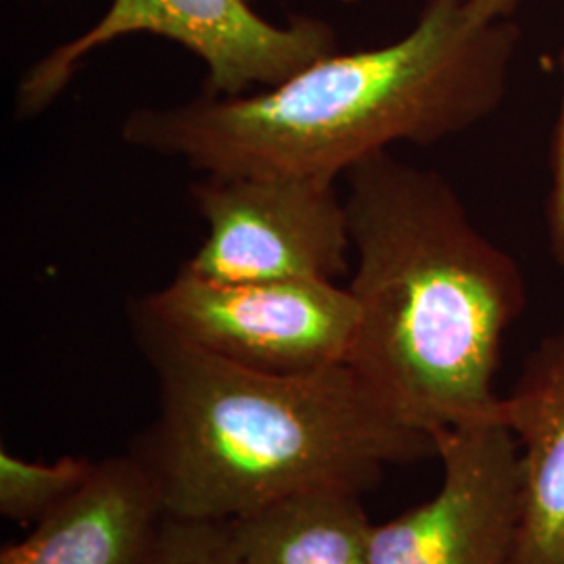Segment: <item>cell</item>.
Instances as JSON below:
<instances>
[{
    "instance_id": "obj_10",
    "label": "cell",
    "mask_w": 564,
    "mask_h": 564,
    "mask_svg": "<svg viewBox=\"0 0 564 564\" xmlns=\"http://www.w3.org/2000/svg\"><path fill=\"white\" fill-rule=\"evenodd\" d=\"M362 494L303 489L228 521L239 564H372Z\"/></svg>"
},
{
    "instance_id": "obj_2",
    "label": "cell",
    "mask_w": 564,
    "mask_h": 564,
    "mask_svg": "<svg viewBox=\"0 0 564 564\" xmlns=\"http://www.w3.org/2000/svg\"><path fill=\"white\" fill-rule=\"evenodd\" d=\"M345 176L358 303L347 364L433 437L500 421L494 379L527 305L519 263L473 224L442 174L383 151Z\"/></svg>"
},
{
    "instance_id": "obj_3",
    "label": "cell",
    "mask_w": 564,
    "mask_h": 564,
    "mask_svg": "<svg viewBox=\"0 0 564 564\" xmlns=\"http://www.w3.org/2000/svg\"><path fill=\"white\" fill-rule=\"evenodd\" d=\"M158 383V416L128 454L165 517L230 521L282 496L372 489L389 466L437 458L433 435L403 423L349 366L270 375L181 341L130 307Z\"/></svg>"
},
{
    "instance_id": "obj_8",
    "label": "cell",
    "mask_w": 564,
    "mask_h": 564,
    "mask_svg": "<svg viewBox=\"0 0 564 564\" xmlns=\"http://www.w3.org/2000/svg\"><path fill=\"white\" fill-rule=\"evenodd\" d=\"M163 521L158 487L126 452L97 463L23 542L4 545L0 564H142Z\"/></svg>"
},
{
    "instance_id": "obj_14",
    "label": "cell",
    "mask_w": 564,
    "mask_h": 564,
    "mask_svg": "<svg viewBox=\"0 0 564 564\" xmlns=\"http://www.w3.org/2000/svg\"><path fill=\"white\" fill-rule=\"evenodd\" d=\"M521 0H473V7L485 20H508L514 15Z\"/></svg>"
},
{
    "instance_id": "obj_5",
    "label": "cell",
    "mask_w": 564,
    "mask_h": 564,
    "mask_svg": "<svg viewBox=\"0 0 564 564\" xmlns=\"http://www.w3.org/2000/svg\"><path fill=\"white\" fill-rule=\"evenodd\" d=\"M132 307L181 341L270 375L347 362L358 328L349 286L321 279L224 282L182 268Z\"/></svg>"
},
{
    "instance_id": "obj_9",
    "label": "cell",
    "mask_w": 564,
    "mask_h": 564,
    "mask_svg": "<svg viewBox=\"0 0 564 564\" xmlns=\"http://www.w3.org/2000/svg\"><path fill=\"white\" fill-rule=\"evenodd\" d=\"M500 421L523 463L521 523L508 564H564V324L527 358Z\"/></svg>"
},
{
    "instance_id": "obj_6",
    "label": "cell",
    "mask_w": 564,
    "mask_h": 564,
    "mask_svg": "<svg viewBox=\"0 0 564 564\" xmlns=\"http://www.w3.org/2000/svg\"><path fill=\"white\" fill-rule=\"evenodd\" d=\"M207 237L184 270L224 282L321 279L349 270V216L335 181L207 176L193 184Z\"/></svg>"
},
{
    "instance_id": "obj_13",
    "label": "cell",
    "mask_w": 564,
    "mask_h": 564,
    "mask_svg": "<svg viewBox=\"0 0 564 564\" xmlns=\"http://www.w3.org/2000/svg\"><path fill=\"white\" fill-rule=\"evenodd\" d=\"M545 228L550 251L556 263L564 268V53L561 107L550 151V193L545 202Z\"/></svg>"
},
{
    "instance_id": "obj_15",
    "label": "cell",
    "mask_w": 564,
    "mask_h": 564,
    "mask_svg": "<svg viewBox=\"0 0 564 564\" xmlns=\"http://www.w3.org/2000/svg\"><path fill=\"white\" fill-rule=\"evenodd\" d=\"M341 2H356V0H341Z\"/></svg>"
},
{
    "instance_id": "obj_4",
    "label": "cell",
    "mask_w": 564,
    "mask_h": 564,
    "mask_svg": "<svg viewBox=\"0 0 564 564\" xmlns=\"http://www.w3.org/2000/svg\"><path fill=\"white\" fill-rule=\"evenodd\" d=\"M132 34L176 42L207 67V95L239 97L276 86L314 61L337 53L333 28L314 18L272 23L249 0H111L101 20L55 46L21 78V116L44 111L74 80L84 59Z\"/></svg>"
},
{
    "instance_id": "obj_11",
    "label": "cell",
    "mask_w": 564,
    "mask_h": 564,
    "mask_svg": "<svg viewBox=\"0 0 564 564\" xmlns=\"http://www.w3.org/2000/svg\"><path fill=\"white\" fill-rule=\"evenodd\" d=\"M97 463L63 456L55 463H30L0 452V514L15 523H39L88 481Z\"/></svg>"
},
{
    "instance_id": "obj_12",
    "label": "cell",
    "mask_w": 564,
    "mask_h": 564,
    "mask_svg": "<svg viewBox=\"0 0 564 564\" xmlns=\"http://www.w3.org/2000/svg\"><path fill=\"white\" fill-rule=\"evenodd\" d=\"M142 564H239L228 521H178L165 517Z\"/></svg>"
},
{
    "instance_id": "obj_7",
    "label": "cell",
    "mask_w": 564,
    "mask_h": 564,
    "mask_svg": "<svg viewBox=\"0 0 564 564\" xmlns=\"http://www.w3.org/2000/svg\"><path fill=\"white\" fill-rule=\"evenodd\" d=\"M440 491L372 529V564H508L521 523L523 463L502 421L435 435Z\"/></svg>"
},
{
    "instance_id": "obj_1",
    "label": "cell",
    "mask_w": 564,
    "mask_h": 564,
    "mask_svg": "<svg viewBox=\"0 0 564 564\" xmlns=\"http://www.w3.org/2000/svg\"><path fill=\"white\" fill-rule=\"evenodd\" d=\"M521 30L473 0H429L416 25L379 48L330 53L276 86L132 111L121 139L207 176L337 181L395 142L429 147L505 101Z\"/></svg>"
}]
</instances>
